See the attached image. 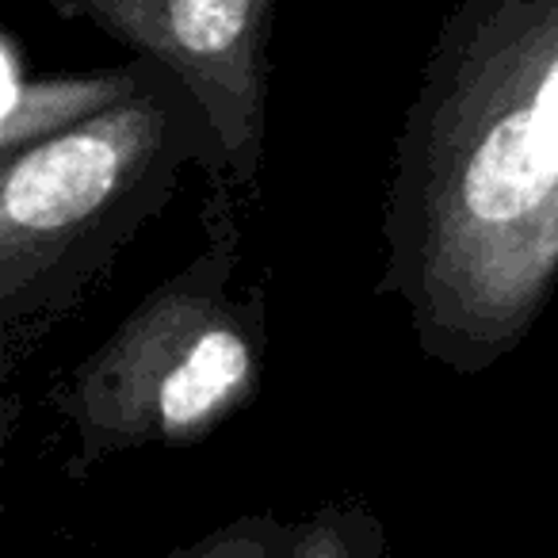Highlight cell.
Returning a JSON list of instances; mask_svg holds the SVG:
<instances>
[{
  "label": "cell",
  "mask_w": 558,
  "mask_h": 558,
  "mask_svg": "<svg viewBox=\"0 0 558 558\" xmlns=\"http://www.w3.org/2000/svg\"><path fill=\"white\" fill-rule=\"evenodd\" d=\"M230 180H215L203 248L50 395L73 433L70 474L142 448H187L256 398L268 360L264 288L233 291L241 264Z\"/></svg>",
  "instance_id": "obj_3"
},
{
  "label": "cell",
  "mask_w": 558,
  "mask_h": 558,
  "mask_svg": "<svg viewBox=\"0 0 558 558\" xmlns=\"http://www.w3.org/2000/svg\"><path fill=\"white\" fill-rule=\"evenodd\" d=\"M134 58L177 73L203 104L238 192L256 184L268 134L271 35L279 0H47Z\"/></svg>",
  "instance_id": "obj_4"
},
{
  "label": "cell",
  "mask_w": 558,
  "mask_h": 558,
  "mask_svg": "<svg viewBox=\"0 0 558 558\" xmlns=\"http://www.w3.org/2000/svg\"><path fill=\"white\" fill-rule=\"evenodd\" d=\"M279 558H390V543L372 505L341 497L291 524Z\"/></svg>",
  "instance_id": "obj_6"
},
{
  "label": "cell",
  "mask_w": 558,
  "mask_h": 558,
  "mask_svg": "<svg viewBox=\"0 0 558 558\" xmlns=\"http://www.w3.org/2000/svg\"><path fill=\"white\" fill-rule=\"evenodd\" d=\"M291 524L276 520L271 512H248L222 527H210L195 543L177 547L165 558H279L288 547Z\"/></svg>",
  "instance_id": "obj_7"
},
{
  "label": "cell",
  "mask_w": 558,
  "mask_h": 558,
  "mask_svg": "<svg viewBox=\"0 0 558 558\" xmlns=\"http://www.w3.org/2000/svg\"><path fill=\"white\" fill-rule=\"evenodd\" d=\"M187 165L230 180L203 104L157 62L138 93L116 108L0 157L4 379L100 283L134 233L169 203Z\"/></svg>",
  "instance_id": "obj_2"
},
{
  "label": "cell",
  "mask_w": 558,
  "mask_h": 558,
  "mask_svg": "<svg viewBox=\"0 0 558 558\" xmlns=\"http://www.w3.org/2000/svg\"><path fill=\"white\" fill-rule=\"evenodd\" d=\"M146 73L149 58H131L126 65L100 73L32 77L20 39L4 27L0 32V157H12L116 108L119 100L138 93Z\"/></svg>",
  "instance_id": "obj_5"
},
{
  "label": "cell",
  "mask_w": 558,
  "mask_h": 558,
  "mask_svg": "<svg viewBox=\"0 0 558 558\" xmlns=\"http://www.w3.org/2000/svg\"><path fill=\"white\" fill-rule=\"evenodd\" d=\"M379 295L478 379L558 295V0H451L402 116Z\"/></svg>",
  "instance_id": "obj_1"
}]
</instances>
